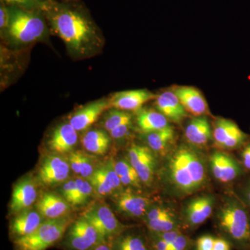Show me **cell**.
Instances as JSON below:
<instances>
[{
  "instance_id": "1",
  "label": "cell",
  "mask_w": 250,
  "mask_h": 250,
  "mask_svg": "<svg viewBox=\"0 0 250 250\" xmlns=\"http://www.w3.org/2000/svg\"><path fill=\"white\" fill-rule=\"evenodd\" d=\"M40 10L50 31L62 39L72 59L91 58L103 50V34L84 8L48 0Z\"/></svg>"
},
{
  "instance_id": "2",
  "label": "cell",
  "mask_w": 250,
  "mask_h": 250,
  "mask_svg": "<svg viewBox=\"0 0 250 250\" xmlns=\"http://www.w3.org/2000/svg\"><path fill=\"white\" fill-rule=\"evenodd\" d=\"M9 27L3 37L16 46L30 45L43 41L50 29L45 15L40 9H27L9 6Z\"/></svg>"
},
{
  "instance_id": "3",
  "label": "cell",
  "mask_w": 250,
  "mask_h": 250,
  "mask_svg": "<svg viewBox=\"0 0 250 250\" xmlns=\"http://www.w3.org/2000/svg\"><path fill=\"white\" fill-rule=\"evenodd\" d=\"M171 180L175 187L190 193L202 187L206 178L205 167L198 155L187 147H179L169 160Z\"/></svg>"
},
{
  "instance_id": "4",
  "label": "cell",
  "mask_w": 250,
  "mask_h": 250,
  "mask_svg": "<svg viewBox=\"0 0 250 250\" xmlns=\"http://www.w3.org/2000/svg\"><path fill=\"white\" fill-rule=\"evenodd\" d=\"M72 221L69 217L46 219L34 233L14 240L17 250H45L63 238Z\"/></svg>"
},
{
  "instance_id": "5",
  "label": "cell",
  "mask_w": 250,
  "mask_h": 250,
  "mask_svg": "<svg viewBox=\"0 0 250 250\" xmlns=\"http://www.w3.org/2000/svg\"><path fill=\"white\" fill-rule=\"evenodd\" d=\"M82 217L86 219L108 243L125 232L126 229L105 204H95L85 210Z\"/></svg>"
},
{
  "instance_id": "6",
  "label": "cell",
  "mask_w": 250,
  "mask_h": 250,
  "mask_svg": "<svg viewBox=\"0 0 250 250\" xmlns=\"http://www.w3.org/2000/svg\"><path fill=\"white\" fill-rule=\"evenodd\" d=\"M106 242L83 217H81L67 229L64 246L68 250H92Z\"/></svg>"
},
{
  "instance_id": "7",
  "label": "cell",
  "mask_w": 250,
  "mask_h": 250,
  "mask_svg": "<svg viewBox=\"0 0 250 250\" xmlns=\"http://www.w3.org/2000/svg\"><path fill=\"white\" fill-rule=\"evenodd\" d=\"M220 223L225 231L236 241L249 240V220L246 210L239 206L230 205L225 207L220 213Z\"/></svg>"
},
{
  "instance_id": "8",
  "label": "cell",
  "mask_w": 250,
  "mask_h": 250,
  "mask_svg": "<svg viewBox=\"0 0 250 250\" xmlns=\"http://www.w3.org/2000/svg\"><path fill=\"white\" fill-rule=\"evenodd\" d=\"M88 179L95 192L103 197L110 195L123 185L115 170L114 163L111 161L95 169Z\"/></svg>"
},
{
  "instance_id": "9",
  "label": "cell",
  "mask_w": 250,
  "mask_h": 250,
  "mask_svg": "<svg viewBox=\"0 0 250 250\" xmlns=\"http://www.w3.org/2000/svg\"><path fill=\"white\" fill-rule=\"evenodd\" d=\"M111 108L109 100L100 99L80 108L70 117L69 123L77 131H85L93 125L104 112Z\"/></svg>"
},
{
  "instance_id": "10",
  "label": "cell",
  "mask_w": 250,
  "mask_h": 250,
  "mask_svg": "<svg viewBox=\"0 0 250 250\" xmlns=\"http://www.w3.org/2000/svg\"><path fill=\"white\" fill-rule=\"evenodd\" d=\"M70 170V164L62 156H47L41 164L39 179L46 186L62 183L67 180Z\"/></svg>"
},
{
  "instance_id": "11",
  "label": "cell",
  "mask_w": 250,
  "mask_h": 250,
  "mask_svg": "<svg viewBox=\"0 0 250 250\" xmlns=\"http://www.w3.org/2000/svg\"><path fill=\"white\" fill-rule=\"evenodd\" d=\"M128 156L141 182L151 184L154 178L155 159L150 149L145 146H133L128 151Z\"/></svg>"
},
{
  "instance_id": "12",
  "label": "cell",
  "mask_w": 250,
  "mask_h": 250,
  "mask_svg": "<svg viewBox=\"0 0 250 250\" xmlns=\"http://www.w3.org/2000/svg\"><path fill=\"white\" fill-rule=\"evenodd\" d=\"M156 95L146 89L124 90L113 94L108 99L111 108L122 111H139L143 105L152 100Z\"/></svg>"
},
{
  "instance_id": "13",
  "label": "cell",
  "mask_w": 250,
  "mask_h": 250,
  "mask_svg": "<svg viewBox=\"0 0 250 250\" xmlns=\"http://www.w3.org/2000/svg\"><path fill=\"white\" fill-rule=\"evenodd\" d=\"M37 189L32 179L24 178L20 181L14 187L11 197V211L19 213L28 209L37 198Z\"/></svg>"
},
{
  "instance_id": "14",
  "label": "cell",
  "mask_w": 250,
  "mask_h": 250,
  "mask_svg": "<svg viewBox=\"0 0 250 250\" xmlns=\"http://www.w3.org/2000/svg\"><path fill=\"white\" fill-rule=\"evenodd\" d=\"M78 142L77 131L70 123L57 126L51 134L48 141L49 149L57 154L71 152Z\"/></svg>"
},
{
  "instance_id": "15",
  "label": "cell",
  "mask_w": 250,
  "mask_h": 250,
  "mask_svg": "<svg viewBox=\"0 0 250 250\" xmlns=\"http://www.w3.org/2000/svg\"><path fill=\"white\" fill-rule=\"evenodd\" d=\"M172 91L178 97L186 111L195 117L202 116L208 111V105L200 90L192 86H175Z\"/></svg>"
},
{
  "instance_id": "16",
  "label": "cell",
  "mask_w": 250,
  "mask_h": 250,
  "mask_svg": "<svg viewBox=\"0 0 250 250\" xmlns=\"http://www.w3.org/2000/svg\"><path fill=\"white\" fill-rule=\"evenodd\" d=\"M36 208L44 218H62L70 213V204L57 194L46 192L39 199Z\"/></svg>"
},
{
  "instance_id": "17",
  "label": "cell",
  "mask_w": 250,
  "mask_h": 250,
  "mask_svg": "<svg viewBox=\"0 0 250 250\" xmlns=\"http://www.w3.org/2000/svg\"><path fill=\"white\" fill-rule=\"evenodd\" d=\"M42 218L38 210L29 208L18 213L10 225V231L14 240L34 233L44 221Z\"/></svg>"
},
{
  "instance_id": "18",
  "label": "cell",
  "mask_w": 250,
  "mask_h": 250,
  "mask_svg": "<svg viewBox=\"0 0 250 250\" xmlns=\"http://www.w3.org/2000/svg\"><path fill=\"white\" fill-rule=\"evenodd\" d=\"M155 104L158 111L174 123H179L187 116V111L172 90L156 95Z\"/></svg>"
},
{
  "instance_id": "19",
  "label": "cell",
  "mask_w": 250,
  "mask_h": 250,
  "mask_svg": "<svg viewBox=\"0 0 250 250\" xmlns=\"http://www.w3.org/2000/svg\"><path fill=\"white\" fill-rule=\"evenodd\" d=\"M210 166L215 178L225 183L236 179L241 172L236 161L223 152L213 154L210 157Z\"/></svg>"
},
{
  "instance_id": "20",
  "label": "cell",
  "mask_w": 250,
  "mask_h": 250,
  "mask_svg": "<svg viewBox=\"0 0 250 250\" xmlns=\"http://www.w3.org/2000/svg\"><path fill=\"white\" fill-rule=\"evenodd\" d=\"M116 202L118 209L125 215L138 218L146 214L150 200L147 197L126 191L120 194Z\"/></svg>"
},
{
  "instance_id": "21",
  "label": "cell",
  "mask_w": 250,
  "mask_h": 250,
  "mask_svg": "<svg viewBox=\"0 0 250 250\" xmlns=\"http://www.w3.org/2000/svg\"><path fill=\"white\" fill-rule=\"evenodd\" d=\"M186 137L192 144L204 146L211 138V129L207 118L203 116L193 118L187 125Z\"/></svg>"
},
{
  "instance_id": "22",
  "label": "cell",
  "mask_w": 250,
  "mask_h": 250,
  "mask_svg": "<svg viewBox=\"0 0 250 250\" xmlns=\"http://www.w3.org/2000/svg\"><path fill=\"white\" fill-rule=\"evenodd\" d=\"M213 200L210 197H200L192 200L188 205L187 217L191 225L203 223L211 215Z\"/></svg>"
},
{
  "instance_id": "23",
  "label": "cell",
  "mask_w": 250,
  "mask_h": 250,
  "mask_svg": "<svg viewBox=\"0 0 250 250\" xmlns=\"http://www.w3.org/2000/svg\"><path fill=\"white\" fill-rule=\"evenodd\" d=\"M111 137L106 130L93 129L87 131L82 139V146L85 150L95 154L107 152Z\"/></svg>"
},
{
  "instance_id": "24",
  "label": "cell",
  "mask_w": 250,
  "mask_h": 250,
  "mask_svg": "<svg viewBox=\"0 0 250 250\" xmlns=\"http://www.w3.org/2000/svg\"><path fill=\"white\" fill-rule=\"evenodd\" d=\"M168 120L159 111L140 110L137 116L139 129L145 134H149L168 126Z\"/></svg>"
},
{
  "instance_id": "25",
  "label": "cell",
  "mask_w": 250,
  "mask_h": 250,
  "mask_svg": "<svg viewBox=\"0 0 250 250\" xmlns=\"http://www.w3.org/2000/svg\"><path fill=\"white\" fill-rule=\"evenodd\" d=\"M174 134L173 128L168 125L165 128L147 134L146 139L151 149L156 152H163L167 150L173 142Z\"/></svg>"
},
{
  "instance_id": "26",
  "label": "cell",
  "mask_w": 250,
  "mask_h": 250,
  "mask_svg": "<svg viewBox=\"0 0 250 250\" xmlns=\"http://www.w3.org/2000/svg\"><path fill=\"white\" fill-rule=\"evenodd\" d=\"M113 250H149L142 236L123 232L109 242Z\"/></svg>"
},
{
  "instance_id": "27",
  "label": "cell",
  "mask_w": 250,
  "mask_h": 250,
  "mask_svg": "<svg viewBox=\"0 0 250 250\" xmlns=\"http://www.w3.org/2000/svg\"><path fill=\"white\" fill-rule=\"evenodd\" d=\"M115 170L124 186L139 187L141 182L139 174L129 161L120 160L114 164Z\"/></svg>"
},
{
  "instance_id": "28",
  "label": "cell",
  "mask_w": 250,
  "mask_h": 250,
  "mask_svg": "<svg viewBox=\"0 0 250 250\" xmlns=\"http://www.w3.org/2000/svg\"><path fill=\"white\" fill-rule=\"evenodd\" d=\"M131 118V115L127 112L112 108L104 117L103 125L104 129L110 132L121 125L132 123Z\"/></svg>"
},
{
  "instance_id": "29",
  "label": "cell",
  "mask_w": 250,
  "mask_h": 250,
  "mask_svg": "<svg viewBox=\"0 0 250 250\" xmlns=\"http://www.w3.org/2000/svg\"><path fill=\"white\" fill-rule=\"evenodd\" d=\"M239 129L236 123L228 119L220 118L216 121L213 131V137L215 142L222 146L237 130Z\"/></svg>"
},
{
  "instance_id": "30",
  "label": "cell",
  "mask_w": 250,
  "mask_h": 250,
  "mask_svg": "<svg viewBox=\"0 0 250 250\" xmlns=\"http://www.w3.org/2000/svg\"><path fill=\"white\" fill-rule=\"evenodd\" d=\"M76 180V190L72 200V205H82L88 201L91 195L93 188L89 181L85 180L84 178H77Z\"/></svg>"
},
{
  "instance_id": "31",
  "label": "cell",
  "mask_w": 250,
  "mask_h": 250,
  "mask_svg": "<svg viewBox=\"0 0 250 250\" xmlns=\"http://www.w3.org/2000/svg\"><path fill=\"white\" fill-rule=\"evenodd\" d=\"M148 229L152 232L161 233L177 229L176 228V221L173 215L159 220H148L146 221Z\"/></svg>"
},
{
  "instance_id": "32",
  "label": "cell",
  "mask_w": 250,
  "mask_h": 250,
  "mask_svg": "<svg viewBox=\"0 0 250 250\" xmlns=\"http://www.w3.org/2000/svg\"><path fill=\"white\" fill-rule=\"evenodd\" d=\"M48 0H1L8 6H16L27 9H41Z\"/></svg>"
},
{
  "instance_id": "33",
  "label": "cell",
  "mask_w": 250,
  "mask_h": 250,
  "mask_svg": "<svg viewBox=\"0 0 250 250\" xmlns=\"http://www.w3.org/2000/svg\"><path fill=\"white\" fill-rule=\"evenodd\" d=\"M246 139V134H245L241 129H238L236 132L233 133V134L222 145L221 147L228 148V149L236 148L241 146L242 143L244 142Z\"/></svg>"
},
{
  "instance_id": "34",
  "label": "cell",
  "mask_w": 250,
  "mask_h": 250,
  "mask_svg": "<svg viewBox=\"0 0 250 250\" xmlns=\"http://www.w3.org/2000/svg\"><path fill=\"white\" fill-rule=\"evenodd\" d=\"M76 187V180L75 179H70V180L65 181L64 182V184L62 185V189H61L62 197L70 205L72 204L74 195H75Z\"/></svg>"
},
{
  "instance_id": "35",
  "label": "cell",
  "mask_w": 250,
  "mask_h": 250,
  "mask_svg": "<svg viewBox=\"0 0 250 250\" xmlns=\"http://www.w3.org/2000/svg\"><path fill=\"white\" fill-rule=\"evenodd\" d=\"M95 170L93 160L84 153H82L80 175L83 178L88 179Z\"/></svg>"
},
{
  "instance_id": "36",
  "label": "cell",
  "mask_w": 250,
  "mask_h": 250,
  "mask_svg": "<svg viewBox=\"0 0 250 250\" xmlns=\"http://www.w3.org/2000/svg\"><path fill=\"white\" fill-rule=\"evenodd\" d=\"M9 22V6L1 1V6H0V29H1V35L3 34V36H4L6 30H7Z\"/></svg>"
},
{
  "instance_id": "37",
  "label": "cell",
  "mask_w": 250,
  "mask_h": 250,
  "mask_svg": "<svg viewBox=\"0 0 250 250\" xmlns=\"http://www.w3.org/2000/svg\"><path fill=\"white\" fill-rule=\"evenodd\" d=\"M131 128H132V123H126L112 130L108 133L112 139L120 140L126 137L129 134Z\"/></svg>"
},
{
  "instance_id": "38",
  "label": "cell",
  "mask_w": 250,
  "mask_h": 250,
  "mask_svg": "<svg viewBox=\"0 0 250 250\" xmlns=\"http://www.w3.org/2000/svg\"><path fill=\"white\" fill-rule=\"evenodd\" d=\"M172 215V213L165 208L156 207L152 208L148 213H146V221L159 220V219L167 218Z\"/></svg>"
},
{
  "instance_id": "39",
  "label": "cell",
  "mask_w": 250,
  "mask_h": 250,
  "mask_svg": "<svg viewBox=\"0 0 250 250\" xmlns=\"http://www.w3.org/2000/svg\"><path fill=\"white\" fill-rule=\"evenodd\" d=\"M82 152H72L70 153L68 158V163L70 164V168L75 173L80 174L81 161H82Z\"/></svg>"
},
{
  "instance_id": "40",
  "label": "cell",
  "mask_w": 250,
  "mask_h": 250,
  "mask_svg": "<svg viewBox=\"0 0 250 250\" xmlns=\"http://www.w3.org/2000/svg\"><path fill=\"white\" fill-rule=\"evenodd\" d=\"M215 239L208 235L200 237L197 241V250H213Z\"/></svg>"
},
{
  "instance_id": "41",
  "label": "cell",
  "mask_w": 250,
  "mask_h": 250,
  "mask_svg": "<svg viewBox=\"0 0 250 250\" xmlns=\"http://www.w3.org/2000/svg\"><path fill=\"white\" fill-rule=\"evenodd\" d=\"M151 245L153 250H170V247L165 241L151 231Z\"/></svg>"
},
{
  "instance_id": "42",
  "label": "cell",
  "mask_w": 250,
  "mask_h": 250,
  "mask_svg": "<svg viewBox=\"0 0 250 250\" xmlns=\"http://www.w3.org/2000/svg\"><path fill=\"white\" fill-rule=\"evenodd\" d=\"M158 236L162 238L164 241H165L169 246H171L172 243L175 241L176 238H177L181 234V231H179L178 229L172 230V231H166V232L156 233Z\"/></svg>"
},
{
  "instance_id": "43",
  "label": "cell",
  "mask_w": 250,
  "mask_h": 250,
  "mask_svg": "<svg viewBox=\"0 0 250 250\" xmlns=\"http://www.w3.org/2000/svg\"><path fill=\"white\" fill-rule=\"evenodd\" d=\"M188 246V240L182 233L172 243L170 246V250H187Z\"/></svg>"
},
{
  "instance_id": "44",
  "label": "cell",
  "mask_w": 250,
  "mask_h": 250,
  "mask_svg": "<svg viewBox=\"0 0 250 250\" xmlns=\"http://www.w3.org/2000/svg\"><path fill=\"white\" fill-rule=\"evenodd\" d=\"M213 250H231L229 243L222 238H215Z\"/></svg>"
},
{
  "instance_id": "45",
  "label": "cell",
  "mask_w": 250,
  "mask_h": 250,
  "mask_svg": "<svg viewBox=\"0 0 250 250\" xmlns=\"http://www.w3.org/2000/svg\"><path fill=\"white\" fill-rule=\"evenodd\" d=\"M242 156H243L244 166H246V168L250 170V144L247 146L246 149H244Z\"/></svg>"
},
{
  "instance_id": "46",
  "label": "cell",
  "mask_w": 250,
  "mask_h": 250,
  "mask_svg": "<svg viewBox=\"0 0 250 250\" xmlns=\"http://www.w3.org/2000/svg\"><path fill=\"white\" fill-rule=\"evenodd\" d=\"M112 250L111 245L108 242H104V243H101L99 246L95 247L93 250Z\"/></svg>"
},
{
  "instance_id": "47",
  "label": "cell",
  "mask_w": 250,
  "mask_h": 250,
  "mask_svg": "<svg viewBox=\"0 0 250 250\" xmlns=\"http://www.w3.org/2000/svg\"><path fill=\"white\" fill-rule=\"evenodd\" d=\"M248 200H249V202H250V188L249 190H248Z\"/></svg>"
},
{
  "instance_id": "48",
  "label": "cell",
  "mask_w": 250,
  "mask_h": 250,
  "mask_svg": "<svg viewBox=\"0 0 250 250\" xmlns=\"http://www.w3.org/2000/svg\"><path fill=\"white\" fill-rule=\"evenodd\" d=\"M67 1H75V0H67Z\"/></svg>"
}]
</instances>
